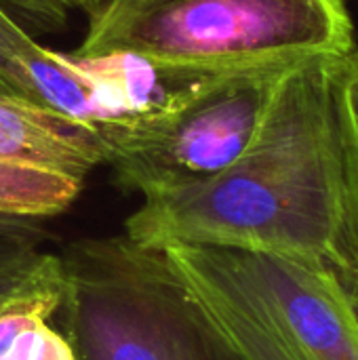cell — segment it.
<instances>
[{"label":"cell","instance_id":"30bf717a","mask_svg":"<svg viewBox=\"0 0 358 360\" xmlns=\"http://www.w3.org/2000/svg\"><path fill=\"white\" fill-rule=\"evenodd\" d=\"M110 0H0V8L21 27L32 32H59L72 13L95 19Z\"/></svg>","mask_w":358,"mask_h":360},{"label":"cell","instance_id":"ba28073f","mask_svg":"<svg viewBox=\"0 0 358 360\" xmlns=\"http://www.w3.org/2000/svg\"><path fill=\"white\" fill-rule=\"evenodd\" d=\"M59 255L44 253L0 300V360H76L53 316L63 304Z\"/></svg>","mask_w":358,"mask_h":360},{"label":"cell","instance_id":"8992f818","mask_svg":"<svg viewBox=\"0 0 358 360\" xmlns=\"http://www.w3.org/2000/svg\"><path fill=\"white\" fill-rule=\"evenodd\" d=\"M103 165L99 135L23 99L0 95V213H63Z\"/></svg>","mask_w":358,"mask_h":360},{"label":"cell","instance_id":"5b68a950","mask_svg":"<svg viewBox=\"0 0 358 360\" xmlns=\"http://www.w3.org/2000/svg\"><path fill=\"white\" fill-rule=\"evenodd\" d=\"M291 65L224 72L160 114L101 129L103 165L116 186L154 196L222 173L249 148Z\"/></svg>","mask_w":358,"mask_h":360},{"label":"cell","instance_id":"52a82bcc","mask_svg":"<svg viewBox=\"0 0 358 360\" xmlns=\"http://www.w3.org/2000/svg\"><path fill=\"white\" fill-rule=\"evenodd\" d=\"M0 74L19 99L99 133L120 118L97 74L68 53H57L0 8Z\"/></svg>","mask_w":358,"mask_h":360},{"label":"cell","instance_id":"9c48e42d","mask_svg":"<svg viewBox=\"0 0 358 360\" xmlns=\"http://www.w3.org/2000/svg\"><path fill=\"white\" fill-rule=\"evenodd\" d=\"M333 103L342 154V215L329 266L358 278V49L338 57Z\"/></svg>","mask_w":358,"mask_h":360},{"label":"cell","instance_id":"7a4b0ae2","mask_svg":"<svg viewBox=\"0 0 358 360\" xmlns=\"http://www.w3.org/2000/svg\"><path fill=\"white\" fill-rule=\"evenodd\" d=\"M352 49L344 0H110L68 55H127L224 74Z\"/></svg>","mask_w":358,"mask_h":360},{"label":"cell","instance_id":"3957f363","mask_svg":"<svg viewBox=\"0 0 358 360\" xmlns=\"http://www.w3.org/2000/svg\"><path fill=\"white\" fill-rule=\"evenodd\" d=\"M162 253L241 360H358V323L329 262L186 245Z\"/></svg>","mask_w":358,"mask_h":360},{"label":"cell","instance_id":"4fadbf2b","mask_svg":"<svg viewBox=\"0 0 358 360\" xmlns=\"http://www.w3.org/2000/svg\"><path fill=\"white\" fill-rule=\"evenodd\" d=\"M215 340H217V338H215ZM217 354H219V360H241L236 354H232L222 342H217Z\"/></svg>","mask_w":358,"mask_h":360},{"label":"cell","instance_id":"8fae6325","mask_svg":"<svg viewBox=\"0 0 358 360\" xmlns=\"http://www.w3.org/2000/svg\"><path fill=\"white\" fill-rule=\"evenodd\" d=\"M0 234H38V236H44V230L40 226V219L13 217V215L0 213Z\"/></svg>","mask_w":358,"mask_h":360},{"label":"cell","instance_id":"5bb4252c","mask_svg":"<svg viewBox=\"0 0 358 360\" xmlns=\"http://www.w3.org/2000/svg\"><path fill=\"white\" fill-rule=\"evenodd\" d=\"M0 95H6V97H13L15 95V91L11 89V84L6 82V78L0 74Z\"/></svg>","mask_w":358,"mask_h":360},{"label":"cell","instance_id":"277c9868","mask_svg":"<svg viewBox=\"0 0 358 360\" xmlns=\"http://www.w3.org/2000/svg\"><path fill=\"white\" fill-rule=\"evenodd\" d=\"M63 333L76 360H219L162 249L124 232L80 238L59 253Z\"/></svg>","mask_w":358,"mask_h":360},{"label":"cell","instance_id":"6da1fadb","mask_svg":"<svg viewBox=\"0 0 358 360\" xmlns=\"http://www.w3.org/2000/svg\"><path fill=\"white\" fill-rule=\"evenodd\" d=\"M293 63L249 148L222 173L154 196L124 221L146 247H217L329 262L342 215L335 63Z\"/></svg>","mask_w":358,"mask_h":360},{"label":"cell","instance_id":"7c38bea8","mask_svg":"<svg viewBox=\"0 0 358 360\" xmlns=\"http://www.w3.org/2000/svg\"><path fill=\"white\" fill-rule=\"evenodd\" d=\"M335 274L344 285V291L348 295V302L352 306V312H354V319L358 323V278L357 276H348V274H340V272H335Z\"/></svg>","mask_w":358,"mask_h":360}]
</instances>
